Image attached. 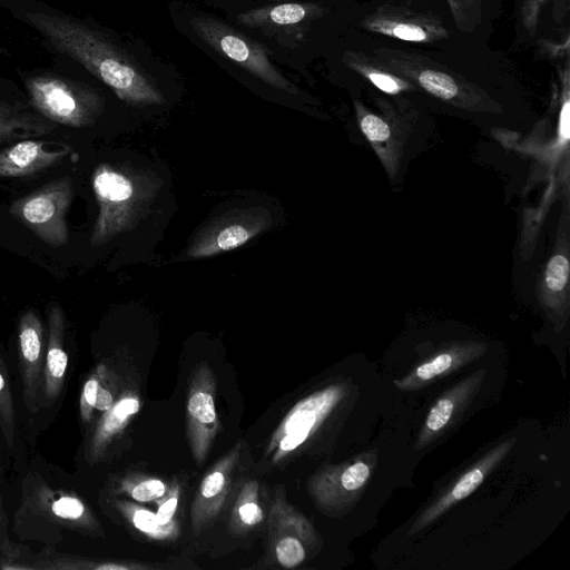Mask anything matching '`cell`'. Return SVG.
I'll return each mask as SVG.
<instances>
[{
    "label": "cell",
    "mask_w": 570,
    "mask_h": 570,
    "mask_svg": "<svg viewBox=\"0 0 570 570\" xmlns=\"http://www.w3.org/2000/svg\"><path fill=\"white\" fill-rule=\"evenodd\" d=\"M0 8L35 31L58 60L79 67L121 101L131 106L165 102L153 79L91 18L68 12L45 0H0Z\"/></svg>",
    "instance_id": "cell-1"
},
{
    "label": "cell",
    "mask_w": 570,
    "mask_h": 570,
    "mask_svg": "<svg viewBox=\"0 0 570 570\" xmlns=\"http://www.w3.org/2000/svg\"><path fill=\"white\" fill-rule=\"evenodd\" d=\"M569 277V261L562 254L552 256L547 265L546 286L553 292H560L567 285Z\"/></svg>",
    "instance_id": "cell-17"
},
{
    "label": "cell",
    "mask_w": 570,
    "mask_h": 570,
    "mask_svg": "<svg viewBox=\"0 0 570 570\" xmlns=\"http://www.w3.org/2000/svg\"><path fill=\"white\" fill-rule=\"evenodd\" d=\"M19 347L26 400L31 406V400L37 393L39 385L43 350L42 324L38 316L31 311L26 312L20 320Z\"/></svg>",
    "instance_id": "cell-11"
},
{
    "label": "cell",
    "mask_w": 570,
    "mask_h": 570,
    "mask_svg": "<svg viewBox=\"0 0 570 570\" xmlns=\"http://www.w3.org/2000/svg\"><path fill=\"white\" fill-rule=\"evenodd\" d=\"M159 186L160 181L154 175L127 166H97L92 174V189L99 212L90 244L105 245L117 235L132 229L149 207Z\"/></svg>",
    "instance_id": "cell-3"
},
{
    "label": "cell",
    "mask_w": 570,
    "mask_h": 570,
    "mask_svg": "<svg viewBox=\"0 0 570 570\" xmlns=\"http://www.w3.org/2000/svg\"><path fill=\"white\" fill-rule=\"evenodd\" d=\"M132 521L138 530L147 533H155L160 527L156 514L148 510L136 511Z\"/></svg>",
    "instance_id": "cell-28"
},
{
    "label": "cell",
    "mask_w": 570,
    "mask_h": 570,
    "mask_svg": "<svg viewBox=\"0 0 570 570\" xmlns=\"http://www.w3.org/2000/svg\"><path fill=\"white\" fill-rule=\"evenodd\" d=\"M139 410V403L136 399L127 397L119 401L107 416L104 425V433H111L117 430L128 416L137 413Z\"/></svg>",
    "instance_id": "cell-20"
},
{
    "label": "cell",
    "mask_w": 570,
    "mask_h": 570,
    "mask_svg": "<svg viewBox=\"0 0 570 570\" xmlns=\"http://www.w3.org/2000/svg\"><path fill=\"white\" fill-rule=\"evenodd\" d=\"M98 387H99L98 381L95 379H90L86 382V384L83 386V392H82V404H81L82 410L86 406L89 409L94 407Z\"/></svg>",
    "instance_id": "cell-33"
},
{
    "label": "cell",
    "mask_w": 570,
    "mask_h": 570,
    "mask_svg": "<svg viewBox=\"0 0 570 570\" xmlns=\"http://www.w3.org/2000/svg\"><path fill=\"white\" fill-rule=\"evenodd\" d=\"M85 511V507L80 500L73 497H62L52 504V512L62 519H79Z\"/></svg>",
    "instance_id": "cell-25"
},
{
    "label": "cell",
    "mask_w": 570,
    "mask_h": 570,
    "mask_svg": "<svg viewBox=\"0 0 570 570\" xmlns=\"http://www.w3.org/2000/svg\"><path fill=\"white\" fill-rule=\"evenodd\" d=\"M276 557L283 567L294 568L304 560L305 550L297 539L285 537L276 546Z\"/></svg>",
    "instance_id": "cell-19"
},
{
    "label": "cell",
    "mask_w": 570,
    "mask_h": 570,
    "mask_svg": "<svg viewBox=\"0 0 570 570\" xmlns=\"http://www.w3.org/2000/svg\"><path fill=\"white\" fill-rule=\"evenodd\" d=\"M190 26L194 32L210 48L259 80L288 95L298 94L297 88L274 66L257 42L213 17H193Z\"/></svg>",
    "instance_id": "cell-4"
},
{
    "label": "cell",
    "mask_w": 570,
    "mask_h": 570,
    "mask_svg": "<svg viewBox=\"0 0 570 570\" xmlns=\"http://www.w3.org/2000/svg\"><path fill=\"white\" fill-rule=\"evenodd\" d=\"M189 413L199 423L210 424L216 419L213 396L206 392H196L189 397Z\"/></svg>",
    "instance_id": "cell-18"
},
{
    "label": "cell",
    "mask_w": 570,
    "mask_h": 570,
    "mask_svg": "<svg viewBox=\"0 0 570 570\" xmlns=\"http://www.w3.org/2000/svg\"><path fill=\"white\" fill-rule=\"evenodd\" d=\"M322 8L311 3H281L253 9L237 16L239 23L249 28L272 29L283 26H296L315 17Z\"/></svg>",
    "instance_id": "cell-13"
},
{
    "label": "cell",
    "mask_w": 570,
    "mask_h": 570,
    "mask_svg": "<svg viewBox=\"0 0 570 570\" xmlns=\"http://www.w3.org/2000/svg\"><path fill=\"white\" fill-rule=\"evenodd\" d=\"M8 55L7 48L0 47V58ZM6 82V80H2L0 78V83Z\"/></svg>",
    "instance_id": "cell-39"
},
{
    "label": "cell",
    "mask_w": 570,
    "mask_h": 570,
    "mask_svg": "<svg viewBox=\"0 0 570 570\" xmlns=\"http://www.w3.org/2000/svg\"><path fill=\"white\" fill-rule=\"evenodd\" d=\"M56 124L42 117L28 100L0 99V145L52 132Z\"/></svg>",
    "instance_id": "cell-9"
},
{
    "label": "cell",
    "mask_w": 570,
    "mask_h": 570,
    "mask_svg": "<svg viewBox=\"0 0 570 570\" xmlns=\"http://www.w3.org/2000/svg\"><path fill=\"white\" fill-rule=\"evenodd\" d=\"M453 407V403L449 399L438 401L426 417V428L431 431L441 430L451 419Z\"/></svg>",
    "instance_id": "cell-23"
},
{
    "label": "cell",
    "mask_w": 570,
    "mask_h": 570,
    "mask_svg": "<svg viewBox=\"0 0 570 570\" xmlns=\"http://www.w3.org/2000/svg\"><path fill=\"white\" fill-rule=\"evenodd\" d=\"M559 135L563 142L569 140L570 135V102L566 98L560 112Z\"/></svg>",
    "instance_id": "cell-31"
},
{
    "label": "cell",
    "mask_w": 570,
    "mask_h": 570,
    "mask_svg": "<svg viewBox=\"0 0 570 570\" xmlns=\"http://www.w3.org/2000/svg\"><path fill=\"white\" fill-rule=\"evenodd\" d=\"M178 500L176 497L168 499L165 503L160 505L158 512L156 514L158 523L160 525H165L169 522L171 517L174 515L177 509Z\"/></svg>",
    "instance_id": "cell-32"
},
{
    "label": "cell",
    "mask_w": 570,
    "mask_h": 570,
    "mask_svg": "<svg viewBox=\"0 0 570 570\" xmlns=\"http://www.w3.org/2000/svg\"><path fill=\"white\" fill-rule=\"evenodd\" d=\"M450 354H440L433 360L417 367L415 375L421 380H431L432 377L445 372L452 364Z\"/></svg>",
    "instance_id": "cell-26"
},
{
    "label": "cell",
    "mask_w": 570,
    "mask_h": 570,
    "mask_svg": "<svg viewBox=\"0 0 570 570\" xmlns=\"http://www.w3.org/2000/svg\"><path fill=\"white\" fill-rule=\"evenodd\" d=\"M242 521L246 524L254 525L263 520L261 508L254 502H246L238 509Z\"/></svg>",
    "instance_id": "cell-30"
},
{
    "label": "cell",
    "mask_w": 570,
    "mask_h": 570,
    "mask_svg": "<svg viewBox=\"0 0 570 570\" xmlns=\"http://www.w3.org/2000/svg\"><path fill=\"white\" fill-rule=\"evenodd\" d=\"M368 475V466L363 462H357L343 472L341 483L345 490L354 491L366 482Z\"/></svg>",
    "instance_id": "cell-24"
},
{
    "label": "cell",
    "mask_w": 570,
    "mask_h": 570,
    "mask_svg": "<svg viewBox=\"0 0 570 570\" xmlns=\"http://www.w3.org/2000/svg\"><path fill=\"white\" fill-rule=\"evenodd\" d=\"M0 417L2 421V429L6 435L7 442L12 443L13 439V407L12 399L10 394V387L0 371Z\"/></svg>",
    "instance_id": "cell-21"
},
{
    "label": "cell",
    "mask_w": 570,
    "mask_h": 570,
    "mask_svg": "<svg viewBox=\"0 0 570 570\" xmlns=\"http://www.w3.org/2000/svg\"><path fill=\"white\" fill-rule=\"evenodd\" d=\"M7 530V518L3 511L2 498L0 492V532L6 533Z\"/></svg>",
    "instance_id": "cell-37"
},
{
    "label": "cell",
    "mask_w": 570,
    "mask_h": 570,
    "mask_svg": "<svg viewBox=\"0 0 570 570\" xmlns=\"http://www.w3.org/2000/svg\"><path fill=\"white\" fill-rule=\"evenodd\" d=\"M510 444L497 448L493 452L489 453L482 462L475 468L466 472L453 487L450 493L436 502L430 510H428L421 518L417 529L424 527L426 523L438 518L442 512L448 510L453 503L466 498L472 493L483 481L487 472L491 469L494 462L501 459Z\"/></svg>",
    "instance_id": "cell-14"
},
{
    "label": "cell",
    "mask_w": 570,
    "mask_h": 570,
    "mask_svg": "<svg viewBox=\"0 0 570 570\" xmlns=\"http://www.w3.org/2000/svg\"><path fill=\"white\" fill-rule=\"evenodd\" d=\"M114 403L112 395L109 391L102 387H98L94 407L99 411H108L111 409Z\"/></svg>",
    "instance_id": "cell-35"
},
{
    "label": "cell",
    "mask_w": 570,
    "mask_h": 570,
    "mask_svg": "<svg viewBox=\"0 0 570 570\" xmlns=\"http://www.w3.org/2000/svg\"><path fill=\"white\" fill-rule=\"evenodd\" d=\"M72 198V180L69 176H65L16 199L9 210L36 237L48 246L57 248L68 240L66 214Z\"/></svg>",
    "instance_id": "cell-5"
},
{
    "label": "cell",
    "mask_w": 570,
    "mask_h": 570,
    "mask_svg": "<svg viewBox=\"0 0 570 570\" xmlns=\"http://www.w3.org/2000/svg\"><path fill=\"white\" fill-rule=\"evenodd\" d=\"M271 224L272 214L263 207L227 213L203 228L180 257L199 259L233 250L266 230Z\"/></svg>",
    "instance_id": "cell-6"
},
{
    "label": "cell",
    "mask_w": 570,
    "mask_h": 570,
    "mask_svg": "<svg viewBox=\"0 0 570 570\" xmlns=\"http://www.w3.org/2000/svg\"><path fill=\"white\" fill-rule=\"evenodd\" d=\"M448 1L453 11V14H455V17L458 19H460V17L462 16L464 0H448Z\"/></svg>",
    "instance_id": "cell-36"
},
{
    "label": "cell",
    "mask_w": 570,
    "mask_h": 570,
    "mask_svg": "<svg viewBox=\"0 0 570 570\" xmlns=\"http://www.w3.org/2000/svg\"><path fill=\"white\" fill-rule=\"evenodd\" d=\"M346 63L386 94L395 95L409 88V83L400 79L395 73L365 62L358 55H346Z\"/></svg>",
    "instance_id": "cell-15"
},
{
    "label": "cell",
    "mask_w": 570,
    "mask_h": 570,
    "mask_svg": "<svg viewBox=\"0 0 570 570\" xmlns=\"http://www.w3.org/2000/svg\"><path fill=\"white\" fill-rule=\"evenodd\" d=\"M71 153L63 144L23 139L0 151V177H27L57 166Z\"/></svg>",
    "instance_id": "cell-7"
},
{
    "label": "cell",
    "mask_w": 570,
    "mask_h": 570,
    "mask_svg": "<svg viewBox=\"0 0 570 570\" xmlns=\"http://www.w3.org/2000/svg\"><path fill=\"white\" fill-rule=\"evenodd\" d=\"M225 484V476L222 472L215 471L209 474L202 484V495L210 499L216 497Z\"/></svg>",
    "instance_id": "cell-29"
},
{
    "label": "cell",
    "mask_w": 570,
    "mask_h": 570,
    "mask_svg": "<svg viewBox=\"0 0 570 570\" xmlns=\"http://www.w3.org/2000/svg\"><path fill=\"white\" fill-rule=\"evenodd\" d=\"M306 439V435L297 432L288 433L282 439L279 448L283 451H292L301 445Z\"/></svg>",
    "instance_id": "cell-34"
},
{
    "label": "cell",
    "mask_w": 570,
    "mask_h": 570,
    "mask_svg": "<svg viewBox=\"0 0 570 570\" xmlns=\"http://www.w3.org/2000/svg\"><path fill=\"white\" fill-rule=\"evenodd\" d=\"M63 328V312L53 303L49 309V341L45 368V392L49 401L58 396L68 365V356L62 345Z\"/></svg>",
    "instance_id": "cell-12"
},
{
    "label": "cell",
    "mask_w": 570,
    "mask_h": 570,
    "mask_svg": "<svg viewBox=\"0 0 570 570\" xmlns=\"http://www.w3.org/2000/svg\"><path fill=\"white\" fill-rule=\"evenodd\" d=\"M164 493L165 484L159 480L153 479L137 484L131 491V497L137 501L147 502L160 498Z\"/></svg>",
    "instance_id": "cell-27"
},
{
    "label": "cell",
    "mask_w": 570,
    "mask_h": 570,
    "mask_svg": "<svg viewBox=\"0 0 570 570\" xmlns=\"http://www.w3.org/2000/svg\"><path fill=\"white\" fill-rule=\"evenodd\" d=\"M360 125L363 134L371 141L381 142L390 138L391 129L389 125L376 115H364Z\"/></svg>",
    "instance_id": "cell-22"
},
{
    "label": "cell",
    "mask_w": 570,
    "mask_h": 570,
    "mask_svg": "<svg viewBox=\"0 0 570 570\" xmlns=\"http://www.w3.org/2000/svg\"><path fill=\"white\" fill-rule=\"evenodd\" d=\"M325 399L312 400L294 411L285 423L286 434L297 432L308 436L312 428L318 420L321 409L325 406Z\"/></svg>",
    "instance_id": "cell-16"
},
{
    "label": "cell",
    "mask_w": 570,
    "mask_h": 570,
    "mask_svg": "<svg viewBox=\"0 0 570 570\" xmlns=\"http://www.w3.org/2000/svg\"><path fill=\"white\" fill-rule=\"evenodd\" d=\"M364 26L371 31L411 42H430L446 35L435 21L403 11H379L367 18Z\"/></svg>",
    "instance_id": "cell-8"
},
{
    "label": "cell",
    "mask_w": 570,
    "mask_h": 570,
    "mask_svg": "<svg viewBox=\"0 0 570 570\" xmlns=\"http://www.w3.org/2000/svg\"><path fill=\"white\" fill-rule=\"evenodd\" d=\"M99 569H125V567L122 566H115V564H106V566H100L98 567Z\"/></svg>",
    "instance_id": "cell-38"
},
{
    "label": "cell",
    "mask_w": 570,
    "mask_h": 570,
    "mask_svg": "<svg viewBox=\"0 0 570 570\" xmlns=\"http://www.w3.org/2000/svg\"><path fill=\"white\" fill-rule=\"evenodd\" d=\"M57 67L17 68L30 106L56 125L92 127L106 108V98L63 61Z\"/></svg>",
    "instance_id": "cell-2"
},
{
    "label": "cell",
    "mask_w": 570,
    "mask_h": 570,
    "mask_svg": "<svg viewBox=\"0 0 570 570\" xmlns=\"http://www.w3.org/2000/svg\"><path fill=\"white\" fill-rule=\"evenodd\" d=\"M380 56L389 69L416 80L423 89L438 98L451 100L459 95V82L446 71L420 65L404 52L384 51Z\"/></svg>",
    "instance_id": "cell-10"
}]
</instances>
